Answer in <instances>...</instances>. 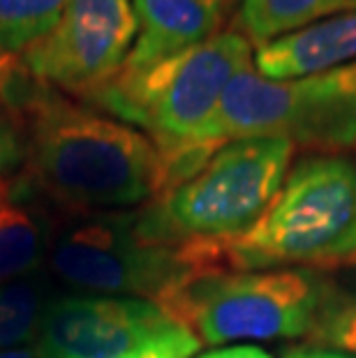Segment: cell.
I'll use <instances>...</instances> for the list:
<instances>
[{
    "mask_svg": "<svg viewBox=\"0 0 356 358\" xmlns=\"http://www.w3.org/2000/svg\"><path fill=\"white\" fill-rule=\"evenodd\" d=\"M227 271L338 266L356 259V159L303 157L252 229L213 241Z\"/></svg>",
    "mask_w": 356,
    "mask_h": 358,
    "instance_id": "obj_3",
    "label": "cell"
},
{
    "mask_svg": "<svg viewBox=\"0 0 356 358\" xmlns=\"http://www.w3.org/2000/svg\"><path fill=\"white\" fill-rule=\"evenodd\" d=\"M322 338L356 354V306H347L324 319Z\"/></svg>",
    "mask_w": 356,
    "mask_h": 358,
    "instance_id": "obj_18",
    "label": "cell"
},
{
    "mask_svg": "<svg viewBox=\"0 0 356 358\" xmlns=\"http://www.w3.org/2000/svg\"><path fill=\"white\" fill-rule=\"evenodd\" d=\"M137 40L120 70L143 72L218 35L222 10L204 0H132Z\"/></svg>",
    "mask_w": 356,
    "mask_h": 358,
    "instance_id": "obj_11",
    "label": "cell"
},
{
    "mask_svg": "<svg viewBox=\"0 0 356 358\" xmlns=\"http://www.w3.org/2000/svg\"><path fill=\"white\" fill-rule=\"evenodd\" d=\"M204 3H208L211 7H215V10H222V7L229 3V0H204Z\"/></svg>",
    "mask_w": 356,
    "mask_h": 358,
    "instance_id": "obj_22",
    "label": "cell"
},
{
    "mask_svg": "<svg viewBox=\"0 0 356 358\" xmlns=\"http://www.w3.org/2000/svg\"><path fill=\"white\" fill-rule=\"evenodd\" d=\"M28 157V139L24 132L0 111V178L14 176L24 169Z\"/></svg>",
    "mask_w": 356,
    "mask_h": 358,
    "instance_id": "obj_17",
    "label": "cell"
},
{
    "mask_svg": "<svg viewBox=\"0 0 356 358\" xmlns=\"http://www.w3.org/2000/svg\"><path fill=\"white\" fill-rule=\"evenodd\" d=\"M356 10V0H243L238 33L250 44H269L333 14Z\"/></svg>",
    "mask_w": 356,
    "mask_h": 358,
    "instance_id": "obj_13",
    "label": "cell"
},
{
    "mask_svg": "<svg viewBox=\"0 0 356 358\" xmlns=\"http://www.w3.org/2000/svg\"><path fill=\"white\" fill-rule=\"evenodd\" d=\"M137 30L130 0H67L54 30L21 58L51 86L86 97L123 67Z\"/></svg>",
    "mask_w": 356,
    "mask_h": 358,
    "instance_id": "obj_8",
    "label": "cell"
},
{
    "mask_svg": "<svg viewBox=\"0 0 356 358\" xmlns=\"http://www.w3.org/2000/svg\"><path fill=\"white\" fill-rule=\"evenodd\" d=\"M67 0H0V53L21 56L58 24Z\"/></svg>",
    "mask_w": 356,
    "mask_h": 358,
    "instance_id": "obj_15",
    "label": "cell"
},
{
    "mask_svg": "<svg viewBox=\"0 0 356 358\" xmlns=\"http://www.w3.org/2000/svg\"><path fill=\"white\" fill-rule=\"evenodd\" d=\"M252 65V44L225 30L143 72L118 70L83 100L141 127L164 166L162 194L192 178L225 146L215 116L229 81Z\"/></svg>",
    "mask_w": 356,
    "mask_h": 358,
    "instance_id": "obj_1",
    "label": "cell"
},
{
    "mask_svg": "<svg viewBox=\"0 0 356 358\" xmlns=\"http://www.w3.org/2000/svg\"><path fill=\"white\" fill-rule=\"evenodd\" d=\"M51 275L44 268L0 285V349L30 347L40 338L51 303Z\"/></svg>",
    "mask_w": 356,
    "mask_h": 358,
    "instance_id": "obj_14",
    "label": "cell"
},
{
    "mask_svg": "<svg viewBox=\"0 0 356 358\" xmlns=\"http://www.w3.org/2000/svg\"><path fill=\"white\" fill-rule=\"evenodd\" d=\"M294 148L287 139L225 143L192 178L139 210L141 229L162 243L248 234L283 187Z\"/></svg>",
    "mask_w": 356,
    "mask_h": 358,
    "instance_id": "obj_5",
    "label": "cell"
},
{
    "mask_svg": "<svg viewBox=\"0 0 356 358\" xmlns=\"http://www.w3.org/2000/svg\"><path fill=\"white\" fill-rule=\"evenodd\" d=\"M173 322L157 303L137 296H54L42 317V358H125Z\"/></svg>",
    "mask_w": 356,
    "mask_h": 358,
    "instance_id": "obj_9",
    "label": "cell"
},
{
    "mask_svg": "<svg viewBox=\"0 0 356 358\" xmlns=\"http://www.w3.org/2000/svg\"><path fill=\"white\" fill-rule=\"evenodd\" d=\"M308 358H350L338 352H308Z\"/></svg>",
    "mask_w": 356,
    "mask_h": 358,
    "instance_id": "obj_21",
    "label": "cell"
},
{
    "mask_svg": "<svg viewBox=\"0 0 356 358\" xmlns=\"http://www.w3.org/2000/svg\"><path fill=\"white\" fill-rule=\"evenodd\" d=\"M215 134L222 143L287 139L317 153L356 148V63L283 81L243 67L222 93Z\"/></svg>",
    "mask_w": 356,
    "mask_h": 358,
    "instance_id": "obj_7",
    "label": "cell"
},
{
    "mask_svg": "<svg viewBox=\"0 0 356 358\" xmlns=\"http://www.w3.org/2000/svg\"><path fill=\"white\" fill-rule=\"evenodd\" d=\"M24 171L60 217L134 208L164 187L162 157L141 129L63 95L28 132Z\"/></svg>",
    "mask_w": 356,
    "mask_h": 358,
    "instance_id": "obj_2",
    "label": "cell"
},
{
    "mask_svg": "<svg viewBox=\"0 0 356 358\" xmlns=\"http://www.w3.org/2000/svg\"><path fill=\"white\" fill-rule=\"evenodd\" d=\"M44 266L67 287L153 303L183 280L218 271L206 243L150 238L139 210L60 217Z\"/></svg>",
    "mask_w": 356,
    "mask_h": 358,
    "instance_id": "obj_4",
    "label": "cell"
},
{
    "mask_svg": "<svg viewBox=\"0 0 356 358\" xmlns=\"http://www.w3.org/2000/svg\"><path fill=\"white\" fill-rule=\"evenodd\" d=\"M287 358H308V352H294V354H290Z\"/></svg>",
    "mask_w": 356,
    "mask_h": 358,
    "instance_id": "obj_23",
    "label": "cell"
},
{
    "mask_svg": "<svg viewBox=\"0 0 356 358\" xmlns=\"http://www.w3.org/2000/svg\"><path fill=\"white\" fill-rule=\"evenodd\" d=\"M356 63V10L333 14L252 53L255 70L266 79H301Z\"/></svg>",
    "mask_w": 356,
    "mask_h": 358,
    "instance_id": "obj_12",
    "label": "cell"
},
{
    "mask_svg": "<svg viewBox=\"0 0 356 358\" xmlns=\"http://www.w3.org/2000/svg\"><path fill=\"white\" fill-rule=\"evenodd\" d=\"M0 358H42L37 347H17V349H0Z\"/></svg>",
    "mask_w": 356,
    "mask_h": 358,
    "instance_id": "obj_20",
    "label": "cell"
},
{
    "mask_svg": "<svg viewBox=\"0 0 356 358\" xmlns=\"http://www.w3.org/2000/svg\"><path fill=\"white\" fill-rule=\"evenodd\" d=\"M322 282L310 271H211L187 278L157 306L199 342L301 338L320 326Z\"/></svg>",
    "mask_w": 356,
    "mask_h": 358,
    "instance_id": "obj_6",
    "label": "cell"
},
{
    "mask_svg": "<svg viewBox=\"0 0 356 358\" xmlns=\"http://www.w3.org/2000/svg\"><path fill=\"white\" fill-rule=\"evenodd\" d=\"M199 358H271L266 352H262L259 347H227V349H215V352H208Z\"/></svg>",
    "mask_w": 356,
    "mask_h": 358,
    "instance_id": "obj_19",
    "label": "cell"
},
{
    "mask_svg": "<svg viewBox=\"0 0 356 358\" xmlns=\"http://www.w3.org/2000/svg\"><path fill=\"white\" fill-rule=\"evenodd\" d=\"M201 342L194 335L178 324H171L169 329L157 333L146 345H141L137 352L125 358H190L199 352Z\"/></svg>",
    "mask_w": 356,
    "mask_h": 358,
    "instance_id": "obj_16",
    "label": "cell"
},
{
    "mask_svg": "<svg viewBox=\"0 0 356 358\" xmlns=\"http://www.w3.org/2000/svg\"><path fill=\"white\" fill-rule=\"evenodd\" d=\"M58 220L24 169L0 178V285L47 264Z\"/></svg>",
    "mask_w": 356,
    "mask_h": 358,
    "instance_id": "obj_10",
    "label": "cell"
}]
</instances>
